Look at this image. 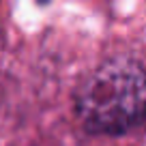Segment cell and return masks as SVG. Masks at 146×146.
<instances>
[{"mask_svg": "<svg viewBox=\"0 0 146 146\" xmlns=\"http://www.w3.org/2000/svg\"><path fill=\"white\" fill-rule=\"evenodd\" d=\"M146 78L135 56L108 58L75 90L73 105L92 135H123L144 118Z\"/></svg>", "mask_w": 146, "mask_h": 146, "instance_id": "1", "label": "cell"}, {"mask_svg": "<svg viewBox=\"0 0 146 146\" xmlns=\"http://www.w3.org/2000/svg\"><path fill=\"white\" fill-rule=\"evenodd\" d=\"M39 2H41V5H45V2H50V0H39Z\"/></svg>", "mask_w": 146, "mask_h": 146, "instance_id": "2", "label": "cell"}]
</instances>
